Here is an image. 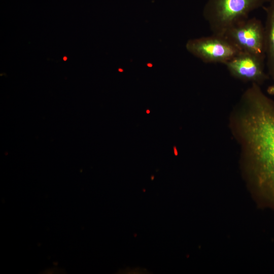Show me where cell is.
Segmentation results:
<instances>
[{"label":"cell","mask_w":274,"mask_h":274,"mask_svg":"<svg viewBox=\"0 0 274 274\" xmlns=\"http://www.w3.org/2000/svg\"><path fill=\"white\" fill-rule=\"evenodd\" d=\"M246 175L264 203L274 210V99L251 84L229 116Z\"/></svg>","instance_id":"cell-1"},{"label":"cell","mask_w":274,"mask_h":274,"mask_svg":"<svg viewBox=\"0 0 274 274\" xmlns=\"http://www.w3.org/2000/svg\"><path fill=\"white\" fill-rule=\"evenodd\" d=\"M270 0H208L203 15L213 34L224 36L237 23L249 18L252 11Z\"/></svg>","instance_id":"cell-2"},{"label":"cell","mask_w":274,"mask_h":274,"mask_svg":"<svg viewBox=\"0 0 274 274\" xmlns=\"http://www.w3.org/2000/svg\"><path fill=\"white\" fill-rule=\"evenodd\" d=\"M186 48L188 52L206 63L225 64L241 51L224 36H212L190 39Z\"/></svg>","instance_id":"cell-3"},{"label":"cell","mask_w":274,"mask_h":274,"mask_svg":"<svg viewBox=\"0 0 274 274\" xmlns=\"http://www.w3.org/2000/svg\"><path fill=\"white\" fill-rule=\"evenodd\" d=\"M224 36L241 51L265 55L264 26L256 17L237 23Z\"/></svg>","instance_id":"cell-4"},{"label":"cell","mask_w":274,"mask_h":274,"mask_svg":"<svg viewBox=\"0 0 274 274\" xmlns=\"http://www.w3.org/2000/svg\"><path fill=\"white\" fill-rule=\"evenodd\" d=\"M225 65L232 77L242 81L260 85L269 77L265 71V55L241 51Z\"/></svg>","instance_id":"cell-5"},{"label":"cell","mask_w":274,"mask_h":274,"mask_svg":"<svg viewBox=\"0 0 274 274\" xmlns=\"http://www.w3.org/2000/svg\"><path fill=\"white\" fill-rule=\"evenodd\" d=\"M264 9L266 66L269 77L274 81V0H270Z\"/></svg>","instance_id":"cell-6"},{"label":"cell","mask_w":274,"mask_h":274,"mask_svg":"<svg viewBox=\"0 0 274 274\" xmlns=\"http://www.w3.org/2000/svg\"><path fill=\"white\" fill-rule=\"evenodd\" d=\"M267 93L269 95H274V83L273 84L268 86L266 89Z\"/></svg>","instance_id":"cell-7"},{"label":"cell","mask_w":274,"mask_h":274,"mask_svg":"<svg viewBox=\"0 0 274 274\" xmlns=\"http://www.w3.org/2000/svg\"><path fill=\"white\" fill-rule=\"evenodd\" d=\"M63 59H64V60H66V57H64Z\"/></svg>","instance_id":"cell-8"},{"label":"cell","mask_w":274,"mask_h":274,"mask_svg":"<svg viewBox=\"0 0 274 274\" xmlns=\"http://www.w3.org/2000/svg\"><path fill=\"white\" fill-rule=\"evenodd\" d=\"M150 113V111H149V110H147V113L148 114V113Z\"/></svg>","instance_id":"cell-9"}]
</instances>
